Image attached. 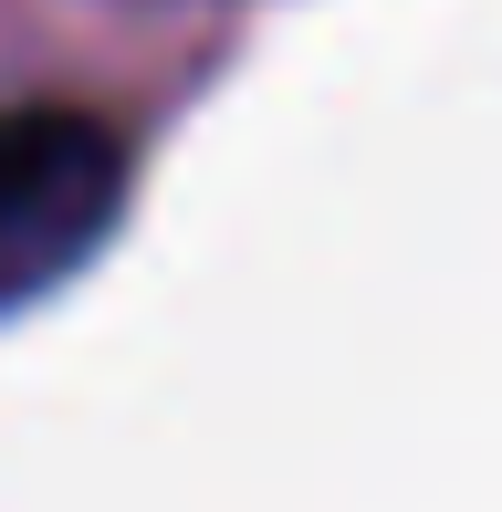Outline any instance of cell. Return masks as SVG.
Segmentation results:
<instances>
[{
    "instance_id": "1",
    "label": "cell",
    "mask_w": 502,
    "mask_h": 512,
    "mask_svg": "<svg viewBox=\"0 0 502 512\" xmlns=\"http://www.w3.org/2000/svg\"><path fill=\"white\" fill-rule=\"evenodd\" d=\"M126 209V147L84 105H0V314L42 304L105 251Z\"/></svg>"
}]
</instances>
